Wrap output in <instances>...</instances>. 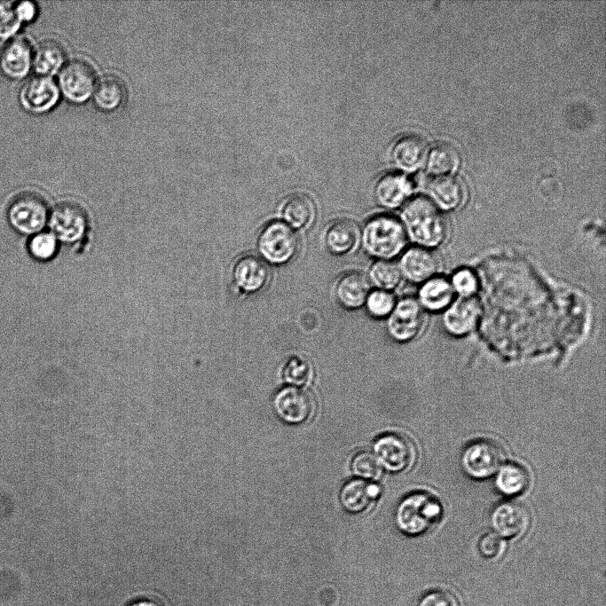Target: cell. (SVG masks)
Returning <instances> with one entry per match:
<instances>
[{"label": "cell", "instance_id": "cell-39", "mask_svg": "<svg viewBox=\"0 0 606 606\" xmlns=\"http://www.w3.org/2000/svg\"><path fill=\"white\" fill-rule=\"evenodd\" d=\"M15 15L21 23H28L33 21L37 15V6L35 3L30 1L19 2L13 7Z\"/></svg>", "mask_w": 606, "mask_h": 606}, {"label": "cell", "instance_id": "cell-21", "mask_svg": "<svg viewBox=\"0 0 606 606\" xmlns=\"http://www.w3.org/2000/svg\"><path fill=\"white\" fill-rule=\"evenodd\" d=\"M370 283L367 277L359 272L342 274L334 284V296L338 303L350 311L364 306L369 294Z\"/></svg>", "mask_w": 606, "mask_h": 606}, {"label": "cell", "instance_id": "cell-1", "mask_svg": "<svg viewBox=\"0 0 606 606\" xmlns=\"http://www.w3.org/2000/svg\"><path fill=\"white\" fill-rule=\"evenodd\" d=\"M399 220L414 246L436 250L450 235L445 213L426 196L410 198L402 207Z\"/></svg>", "mask_w": 606, "mask_h": 606}, {"label": "cell", "instance_id": "cell-10", "mask_svg": "<svg viewBox=\"0 0 606 606\" xmlns=\"http://www.w3.org/2000/svg\"><path fill=\"white\" fill-rule=\"evenodd\" d=\"M87 220V213L80 204L66 201L59 202L52 209L49 225L57 240L72 243L84 234Z\"/></svg>", "mask_w": 606, "mask_h": 606}, {"label": "cell", "instance_id": "cell-17", "mask_svg": "<svg viewBox=\"0 0 606 606\" xmlns=\"http://www.w3.org/2000/svg\"><path fill=\"white\" fill-rule=\"evenodd\" d=\"M326 249L336 256H343L356 251L361 240V229L350 218H337L327 224L323 231Z\"/></svg>", "mask_w": 606, "mask_h": 606}, {"label": "cell", "instance_id": "cell-2", "mask_svg": "<svg viewBox=\"0 0 606 606\" xmlns=\"http://www.w3.org/2000/svg\"><path fill=\"white\" fill-rule=\"evenodd\" d=\"M408 239L399 220L390 215H376L361 230L365 251L376 260H392L406 248Z\"/></svg>", "mask_w": 606, "mask_h": 606}, {"label": "cell", "instance_id": "cell-27", "mask_svg": "<svg viewBox=\"0 0 606 606\" xmlns=\"http://www.w3.org/2000/svg\"><path fill=\"white\" fill-rule=\"evenodd\" d=\"M127 90L118 75L108 74L98 79L94 87V100L102 109L113 110L124 101Z\"/></svg>", "mask_w": 606, "mask_h": 606}, {"label": "cell", "instance_id": "cell-3", "mask_svg": "<svg viewBox=\"0 0 606 606\" xmlns=\"http://www.w3.org/2000/svg\"><path fill=\"white\" fill-rule=\"evenodd\" d=\"M442 515L443 507L437 497L426 492H416L398 504L395 521L402 532L416 536L435 526Z\"/></svg>", "mask_w": 606, "mask_h": 606}, {"label": "cell", "instance_id": "cell-18", "mask_svg": "<svg viewBox=\"0 0 606 606\" xmlns=\"http://www.w3.org/2000/svg\"><path fill=\"white\" fill-rule=\"evenodd\" d=\"M33 49L23 36L10 39L0 53V70L9 79L20 80L33 67Z\"/></svg>", "mask_w": 606, "mask_h": 606}, {"label": "cell", "instance_id": "cell-11", "mask_svg": "<svg viewBox=\"0 0 606 606\" xmlns=\"http://www.w3.org/2000/svg\"><path fill=\"white\" fill-rule=\"evenodd\" d=\"M96 84V73L86 60L75 59L65 64L59 71V86L72 101L85 100Z\"/></svg>", "mask_w": 606, "mask_h": 606}, {"label": "cell", "instance_id": "cell-31", "mask_svg": "<svg viewBox=\"0 0 606 606\" xmlns=\"http://www.w3.org/2000/svg\"><path fill=\"white\" fill-rule=\"evenodd\" d=\"M458 160V152L453 146L438 144L429 154L428 169L438 176L446 175L456 167Z\"/></svg>", "mask_w": 606, "mask_h": 606}, {"label": "cell", "instance_id": "cell-4", "mask_svg": "<svg viewBox=\"0 0 606 606\" xmlns=\"http://www.w3.org/2000/svg\"><path fill=\"white\" fill-rule=\"evenodd\" d=\"M296 232L281 220L267 223L260 231L256 247L259 256L272 265H284L291 262L299 251Z\"/></svg>", "mask_w": 606, "mask_h": 606}, {"label": "cell", "instance_id": "cell-24", "mask_svg": "<svg viewBox=\"0 0 606 606\" xmlns=\"http://www.w3.org/2000/svg\"><path fill=\"white\" fill-rule=\"evenodd\" d=\"M429 198L443 212L458 209L464 196L461 184L448 175L437 176L432 179L429 185Z\"/></svg>", "mask_w": 606, "mask_h": 606}, {"label": "cell", "instance_id": "cell-28", "mask_svg": "<svg viewBox=\"0 0 606 606\" xmlns=\"http://www.w3.org/2000/svg\"><path fill=\"white\" fill-rule=\"evenodd\" d=\"M529 484L528 470L523 466L515 462L502 465L496 477L497 488L508 496L523 493L528 488Z\"/></svg>", "mask_w": 606, "mask_h": 606}, {"label": "cell", "instance_id": "cell-5", "mask_svg": "<svg viewBox=\"0 0 606 606\" xmlns=\"http://www.w3.org/2000/svg\"><path fill=\"white\" fill-rule=\"evenodd\" d=\"M389 336L397 342L406 343L416 340L427 326V312L414 297L405 296L396 302L386 319Z\"/></svg>", "mask_w": 606, "mask_h": 606}, {"label": "cell", "instance_id": "cell-12", "mask_svg": "<svg viewBox=\"0 0 606 606\" xmlns=\"http://www.w3.org/2000/svg\"><path fill=\"white\" fill-rule=\"evenodd\" d=\"M442 314L444 330L451 336L461 338L476 330L482 308L476 297H456Z\"/></svg>", "mask_w": 606, "mask_h": 606}, {"label": "cell", "instance_id": "cell-37", "mask_svg": "<svg viewBox=\"0 0 606 606\" xmlns=\"http://www.w3.org/2000/svg\"><path fill=\"white\" fill-rule=\"evenodd\" d=\"M505 543L496 533L484 534L478 541V550L487 559L499 557L504 551Z\"/></svg>", "mask_w": 606, "mask_h": 606}, {"label": "cell", "instance_id": "cell-8", "mask_svg": "<svg viewBox=\"0 0 606 606\" xmlns=\"http://www.w3.org/2000/svg\"><path fill=\"white\" fill-rule=\"evenodd\" d=\"M373 450L382 468L393 473L409 469L416 457L414 444L408 437L400 433L380 436L374 441Z\"/></svg>", "mask_w": 606, "mask_h": 606}, {"label": "cell", "instance_id": "cell-16", "mask_svg": "<svg viewBox=\"0 0 606 606\" xmlns=\"http://www.w3.org/2000/svg\"><path fill=\"white\" fill-rule=\"evenodd\" d=\"M491 523L497 535L502 538H519L529 529L531 513L518 501H505L494 508Z\"/></svg>", "mask_w": 606, "mask_h": 606}, {"label": "cell", "instance_id": "cell-30", "mask_svg": "<svg viewBox=\"0 0 606 606\" xmlns=\"http://www.w3.org/2000/svg\"><path fill=\"white\" fill-rule=\"evenodd\" d=\"M313 376V366L306 358L299 355L292 356L285 364L283 377L289 386L301 388L309 385Z\"/></svg>", "mask_w": 606, "mask_h": 606}, {"label": "cell", "instance_id": "cell-35", "mask_svg": "<svg viewBox=\"0 0 606 606\" xmlns=\"http://www.w3.org/2000/svg\"><path fill=\"white\" fill-rule=\"evenodd\" d=\"M57 238L51 232L35 234L29 241L30 254L38 260H49L57 252Z\"/></svg>", "mask_w": 606, "mask_h": 606}, {"label": "cell", "instance_id": "cell-14", "mask_svg": "<svg viewBox=\"0 0 606 606\" xmlns=\"http://www.w3.org/2000/svg\"><path fill=\"white\" fill-rule=\"evenodd\" d=\"M397 264L402 277L414 284H421L439 274L440 261L435 250L422 247L406 248Z\"/></svg>", "mask_w": 606, "mask_h": 606}, {"label": "cell", "instance_id": "cell-32", "mask_svg": "<svg viewBox=\"0 0 606 606\" xmlns=\"http://www.w3.org/2000/svg\"><path fill=\"white\" fill-rule=\"evenodd\" d=\"M448 279L456 297H476L480 282L473 269L466 266L460 267L454 270Z\"/></svg>", "mask_w": 606, "mask_h": 606}, {"label": "cell", "instance_id": "cell-26", "mask_svg": "<svg viewBox=\"0 0 606 606\" xmlns=\"http://www.w3.org/2000/svg\"><path fill=\"white\" fill-rule=\"evenodd\" d=\"M66 59L63 45L55 40L42 42L33 56V68L39 75L51 76L62 68Z\"/></svg>", "mask_w": 606, "mask_h": 606}, {"label": "cell", "instance_id": "cell-29", "mask_svg": "<svg viewBox=\"0 0 606 606\" xmlns=\"http://www.w3.org/2000/svg\"><path fill=\"white\" fill-rule=\"evenodd\" d=\"M367 279L375 289L392 292L403 279L398 265L391 260H376L368 270Z\"/></svg>", "mask_w": 606, "mask_h": 606}, {"label": "cell", "instance_id": "cell-19", "mask_svg": "<svg viewBox=\"0 0 606 606\" xmlns=\"http://www.w3.org/2000/svg\"><path fill=\"white\" fill-rule=\"evenodd\" d=\"M316 215L315 202L303 193L287 196L279 207V220L295 232L310 228L315 222Z\"/></svg>", "mask_w": 606, "mask_h": 606}, {"label": "cell", "instance_id": "cell-9", "mask_svg": "<svg viewBox=\"0 0 606 606\" xmlns=\"http://www.w3.org/2000/svg\"><path fill=\"white\" fill-rule=\"evenodd\" d=\"M273 409L280 420L288 424H302L315 413V401L304 389L287 386L273 397Z\"/></svg>", "mask_w": 606, "mask_h": 606}, {"label": "cell", "instance_id": "cell-7", "mask_svg": "<svg viewBox=\"0 0 606 606\" xmlns=\"http://www.w3.org/2000/svg\"><path fill=\"white\" fill-rule=\"evenodd\" d=\"M8 219L11 225L22 234L37 233L48 219V205L37 193H21L12 201Z\"/></svg>", "mask_w": 606, "mask_h": 606}, {"label": "cell", "instance_id": "cell-22", "mask_svg": "<svg viewBox=\"0 0 606 606\" xmlns=\"http://www.w3.org/2000/svg\"><path fill=\"white\" fill-rule=\"evenodd\" d=\"M412 192L410 180L400 173L383 175L376 183L374 196L377 202L387 209H397L409 200Z\"/></svg>", "mask_w": 606, "mask_h": 606}, {"label": "cell", "instance_id": "cell-33", "mask_svg": "<svg viewBox=\"0 0 606 606\" xmlns=\"http://www.w3.org/2000/svg\"><path fill=\"white\" fill-rule=\"evenodd\" d=\"M396 302L392 292L374 289L369 292L364 306L371 317L382 319L390 316Z\"/></svg>", "mask_w": 606, "mask_h": 606}, {"label": "cell", "instance_id": "cell-40", "mask_svg": "<svg viewBox=\"0 0 606 606\" xmlns=\"http://www.w3.org/2000/svg\"><path fill=\"white\" fill-rule=\"evenodd\" d=\"M127 606H162V604L153 598H141L131 602Z\"/></svg>", "mask_w": 606, "mask_h": 606}, {"label": "cell", "instance_id": "cell-20", "mask_svg": "<svg viewBox=\"0 0 606 606\" xmlns=\"http://www.w3.org/2000/svg\"><path fill=\"white\" fill-rule=\"evenodd\" d=\"M455 298L449 279L440 273L420 284L416 297L427 313H442Z\"/></svg>", "mask_w": 606, "mask_h": 606}, {"label": "cell", "instance_id": "cell-23", "mask_svg": "<svg viewBox=\"0 0 606 606\" xmlns=\"http://www.w3.org/2000/svg\"><path fill=\"white\" fill-rule=\"evenodd\" d=\"M380 492L377 484L356 478L343 484L339 499L345 510L357 514L367 509L378 498Z\"/></svg>", "mask_w": 606, "mask_h": 606}, {"label": "cell", "instance_id": "cell-34", "mask_svg": "<svg viewBox=\"0 0 606 606\" xmlns=\"http://www.w3.org/2000/svg\"><path fill=\"white\" fill-rule=\"evenodd\" d=\"M352 473L363 480H378L382 475V466L373 453L362 451L351 460Z\"/></svg>", "mask_w": 606, "mask_h": 606}, {"label": "cell", "instance_id": "cell-13", "mask_svg": "<svg viewBox=\"0 0 606 606\" xmlns=\"http://www.w3.org/2000/svg\"><path fill=\"white\" fill-rule=\"evenodd\" d=\"M59 87L51 76L36 75L20 88L19 101L28 113L40 114L51 109L59 100Z\"/></svg>", "mask_w": 606, "mask_h": 606}, {"label": "cell", "instance_id": "cell-25", "mask_svg": "<svg viewBox=\"0 0 606 606\" xmlns=\"http://www.w3.org/2000/svg\"><path fill=\"white\" fill-rule=\"evenodd\" d=\"M426 153V141L414 134L405 135L398 138L392 149L394 161L405 169L417 168L423 161Z\"/></svg>", "mask_w": 606, "mask_h": 606}, {"label": "cell", "instance_id": "cell-15", "mask_svg": "<svg viewBox=\"0 0 606 606\" xmlns=\"http://www.w3.org/2000/svg\"><path fill=\"white\" fill-rule=\"evenodd\" d=\"M232 278L237 288L253 295L264 290L271 280V271L259 256L244 255L233 264Z\"/></svg>", "mask_w": 606, "mask_h": 606}, {"label": "cell", "instance_id": "cell-38", "mask_svg": "<svg viewBox=\"0 0 606 606\" xmlns=\"http://www.w3.org/2000/svg\"><path fill=\"white\" fill-rule=\"evenodd\" d=\"M418 606H459L455 595L444 590H435L423 595Z\"/></svg>", "mask_w": 606, "mask_h": 606}, {"label": "cell", "instance_id": "cell-6", "mask_svg": "<svg viewBox=\"0 0 606 606\" xmlns=\"http://www.w3.org/2000/svg\"><path fill=\"white\" fill-rule=\"evenodd\" d=\"M504 459V451L499 443L479 439L465 447L460 464L469 476L484 479L495 474L503 465Z\"/></svg>", "mask_w": 606, "mask_h": 606}, {"label": "cell", "instance_id": "cell-36", "mask_svg": "<svg viewBox=\"0 0 606 606\" xmlns=\"http://www.w3.org/2000/svg\"><path fill=\"white\" fill-rule=\"evenodd\" d=\"M21 23L17 19L13 7L6 2H0V40L13 36L20 29Z\"/></svg>", "mask_w": 606, "mask_h": 606}]
</instances>
